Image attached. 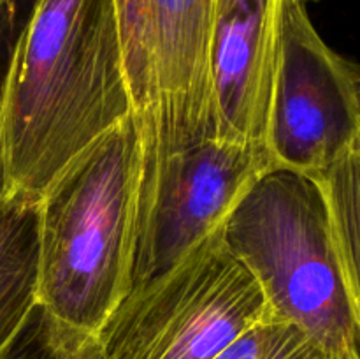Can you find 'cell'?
<instances>
[{"label":"cell","instance_id":"obj_2","mask_svg":"<svg viewBox=\"0 0 360 359\" xmlns=\"http://www.w3.org/2000/svg\"><path fill=\"white\" fill-rule=\"evenodd\" d=\"M143 146L132 115L81 151L39 197V303L98 334L132 282Z\"/></svg>","mask_w":360,"mask_h":359},{"label":"cell","instance_id":"obj_1","mask_svg":"<svg viewBox=\"0 0 360 359\" xmlns=\"http://www.w3.org/2000/svg\"><path fill=\"white\" fill-rule=\"evenodd\" d=\"M129 115L115 0H35L4 87L6 196L39 199L81 151Z\"/></svg>","mask_w":360,"mask_h":359},{"label":"cell","instance_id":"obj_8","mask_svg":"<svg viewBox=\"0 0 360 359\" xmlns=\"http://www.w3.org/2000/svg\"><path fill=\"white\" fill-rule=\"evenodd\" d=\"M276 18L278 0L213 2L210 60L217 139L266 146L278 58Z\"/></svg>","mask_w":360,"mask_h":359},{"label":"cell","instance_id":"obj_4","mask_svg":"<svg viewBox=\"0 0 360 359\" xmlns=\"http://www.w3.org/2000/svg\"><path fill=\"white\" fill-rule=\"evenodd\" d=\"M269 317L255 278L220 229L167 273L132 289L97 336L104 359H213Z\"/></svg>","mask_w":360,"mask_h":359},{"label":"cell","instance_id":"obj_3","mask_svg":"<svg viewBox=\"0 0 360 359\" xmlns=\"http://www.w3.org/2000/svg\"><path fill=\"white\" fill-rule=\"evenodd\" d=\"M271 315L327 351H360V331L319 178L273 168L260 175L221 227Z\"/></svg>","mask_w":360,"mask_h":359},{"label":"cell","instance_id":"obj_13","mask_svg":"<svg viewBox=\"0 0 360 359\" xmlns=\"http://www.w3.org/2000/svg\"><path fill=\"white\" fill-rule=\"evenodd\" d=\"M20 7L18 0H4L0 4V115H2L4 87H6L7 70H9L11 56H13L14 44L21 28ZM6 197V176H4V158H2V134H0V201Z\"/></svg>","mask_w":360,"mask_h":359},{"label":"cell","instance_id":"obj_7","mask_svg":"<svg viewBox=\"0 0 360 359\" xmlns=\"http://www.w3.org/2000/svg\"><path fill=\"white\" fill-rule=\"evenodd\" d=\"M273 168L266 146L224 139L169 158L137 213L130 291L167 273L220 231L252 183Z\"/></svg>","mask_w":360,"mask_h":359},{"label":"cell","instance_id":"obj_11","mask_svg":"<svg viewBox=\"0 0 360 359\" xmlns=\"http://www.w3.org/2000/svg\"><path fill=\"white\" fill-rule=\"evenodd\" d=\"M0 359H104V354L97 334L62 322L37 303Z\"/></svg>","mask_w":360,"mask_h":359},{"label":"cell","instance_id":"obj_5","mask_svg":"<svg viewBox=\"0 0 360 359\" xmlns=\"http://www.w3.org/2000/svg\"><path fill=\"white\" fill-rule=\"evenodd\" d=\"M213 2L115 0L132 116L148 146H186L217 129Z\"/></svg>","mask_w":360,"mask_h":359},{"label":"cell","instance_id":"obj_6","mask_svg":"<svg viewBox=\"0 0 360 359\" xmlns=\"http://www.w3.org/2000/svg\"><path fill=\"white\" fill-rule=\"evenodd\" d=\"M276 25L267 151L274 168L320 176L360 148L359 67L323 42L304 0H278Z\"/></svg>","mask_w":360,"mask_h":359},{"label":"cell","instance_id":"obj_10","mask_svg":"<svg viewBox=\"0 0 360 359\" xmlns=\"http://www.w3.org/2000/svg\"><path fill=\"white\" fill-rule=\"evenodd\" d=\"M315 178L326 194L338 257L360 331V148Z\"/></svg>","mask_w":360,"mask_h":359},{"label":"cell","instance_id":"obj_15","mask_svg":"<svg viewBox=\"0 0 360 359\" xmlns=\"http://www.w3.org/2000/svg\"><path fill=\"white\" fill-rule=\"evenodd\" d=\"M355 101H357V113L360 123V69H357V74H355Z\"/></svg>","mask_w":360,"mask_h":359},{"label":"cell","instance_id":"obj_12","mask_svg":"<svg viewBox=\"0 0 360 359\" xmlns=\"http://www.w3.org/2000/svg\"><path fill=\"white\" fill-rule=\"evenodd\" d=\"M292 327V324L274 317L260 320L221 348L213 359H274Z\"/></svg>","mask_w":360,"mask_h":359},{"label":"cell","instance_id":"obj_14","mask_svg":"<svg viewBox=\"0 0 360 359\" xmlns=\"http://www.w3.org/2000/svg\"><path fill=\"white\" fill-rule=\"evenodd\" d=\"M274 359H360V351H327L297 327H292Z\"/></svg>","mask_w":360,"mask_h":359},{"label":"cell","instance_id":"obj_16","mask_svg":"<svg viewBox=\"0 0 360 359\" xmlns=\"http://www.w3.org/2000/svg\"><path fill=\"white\" fill-rule=\"evenodd\" d=\"M4 2V0H0V4H2Z\"/></svg>","mask_w":360,"mask_h":359},{"label":"cell","instance_id":"obj_9","mask_svg":"<svg viewBox=\"0 0 360 359\" xmlns=\"http://www.w3.org/2000/svg\"><path fill=\"white\" fill-rule=\"evenodd\" d=\"M39 303V199L0 201V354Z\"/></svg>","mask_w":360,"mask_h":359}]
</instances>
